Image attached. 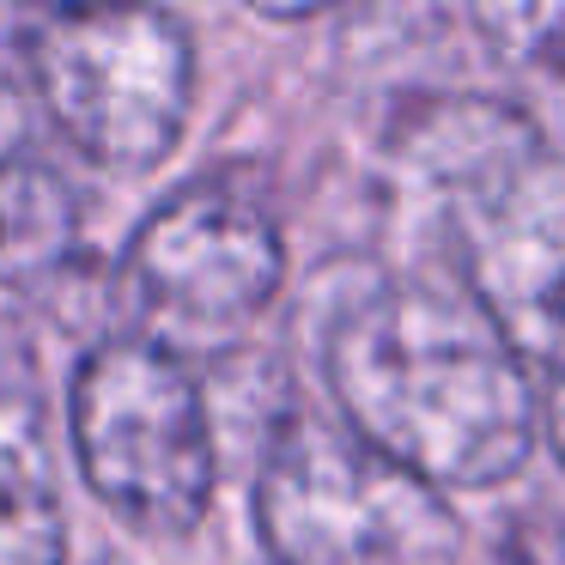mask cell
Segmentation results:
<instances>
[{
  "mask_svg": "<svg viewBox=\"0 0 565 565\" xmlns=\"http://www.w3.org/2000/svg\"><path fill=\"white\" fill-rule=\"evenodd\" d=\"M334 407L347 431L456 492L504 487L547 431L529 359L462 286H383L329 334Z\"/></svg>",
  "mask_w": 565,
  "mask_h": 565,
  "instance_id": "6da1fadb",
  "label": "cell"
},
{
  "mask_svg": "<svg viewBox=\"0 0 565 565\" xmlns=\"http://www.w3.org/2000/svg\"><path fill=\"white\" fill-rule=\"evenodd\" d=\"M395 159L444 207L462 292L523 359L565 365V152L499 98H426Z\"/></svg>",
  "mask_w": 565,
  "mask_h": 565,
  "instance_id": "7a4b0ae2",
  "label": "cell"
},
{
  "mask_svg": "<svg viewBox=\"0 0 565 565\" xmlns=\"http://www.w3.org/2000/svg\"><path fill=\"white\" fill-rule=\"evenodd\" d=\"M256 529L268 565H456L462 553L450 499L329 419H286L268 438Z\"/></svg>",
  "mask_w": 565,
  "mask_h": 565,
  "instance_id": "3957f363",
  "label": "cell"
},
{
  "mask_svg": "<svg viewBox=\"0 0 565 565\" xmlns=\"http://www.w3.org/2000/svg\"><path fill=\"white\" fill-rule=\"evenodd\" d=\"M86 487L140 535H189L213 504L220 450L189 359L159 341H104L67 390Z\"/></svg>",
  "mask_w": 565,
  "mask_h": 565,
  "instance_id": "277c9868",
  "label": "cell"
},
{
  "mask_svg": "<svg viewBox=\"0 0 565 565\" xmlns=\"http://www.w3.org/2000/svg\"><path fill=\"white\" fill-rule=\"evenodd\" d=\"M50 122L104 171H152L177 152L195 104V43L159 7L43 13L25 43Z\"/></svg>",
  "mask_w": 565,
  "mask_h": 565,
  "instance_id": "5b68a950",
  "label": "cell"
},
{
  "mask_svg": "<svg viewBox=\"0 0 565 565\" xmlns=\"http://www.w3.org/2000/svg\"><path fill=\"white\" fill-rule=\"evenodd\" d=\"M147 341L183 353L237 347L286 280V244L256 195L225 183H189L140 220L122 262Z\"/></svg>",
  "mask_w": 565,
  "mask_h": 565,
  "instance_id": "8992f818",
  "label": "cell"
},
{
  "mask_svg": "<svg viewBox=\"0 0 565 565\" xmlns=\"http://www.w3.org/2000/svg\"><path fill=\"white\" fill-rule=\"evenodd\" d=\"M0 565H67L62 468L25 395H0Z\"/></svg>",
  "mask_w": 565,
  "mask_h": 565,
  "instance_id": "52a82bcc",
  "label": "cell"
},
{
  "mask_svg": "<svg viewBox=\"0 0 565 565\" xmlns=\"http://www.w3.org/2000/svg\"><path fill=\"white\" fill-rule=\"evenodd\" d=\"M79 244V195L43 159H0V286L55 274Z\"/></svg>",
  "mask_w": 565,
  "mask_h": 565,
  "instance_id": "ba28073f",
  "label": "cell"
},
{
  "mask_svg": "<svg viewBox=\"0 0 565 565\" xmlns=\"http://www.w3.org/2000/svg\"><path fill=\"white\" fill-rule=\"evenodd\" d=\"M475 19L504 62L529 74H565V7H480Z\"/></svg>",
  "mask_w": 565,
  "mask_h": 565,
  "instance_id": "9c48e42d",
  "label": "cell"
},
{
  "mask_svg": "<svg viewBox=\"0 0 565 565\" xmlns=\"http://www.w3.org/2000/svg\"><path fill=\"white\" fill-rule=\"evenodd\" d=\"M492 565H565V487L535 492L504 516Z\"/></svg>",
  "mask_w": 565,
  "mask_h": 565,
  "instance_id": "30bf717a",
  "label": "cell"
},
{
  "mask_svg": "<svg viewBox=\"0 0 565 565\" xmlns=\"http://www.w3.org/2000/svg\"><path fill=\"white\" fill-rule=\"evenodd\" d=\"M547 438H553V456L565 462V365L553 371V395H547Z\"/></svg>",
  "mask_w": 565,
  "mask_h": 565,
  "instance_id": "8fae6325",
  "label": "cell"
}]
</instances>
